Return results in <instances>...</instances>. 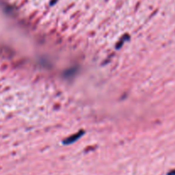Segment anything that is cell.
I'll list each match as a JSON object with an SVG mask.
<instances>
[{"label":"cell","instance_id":"cell-2","mask_svg":"<svg viewBox=\"0 0 175 175\" xmlns=\"http://www.w3.org/2000/svg\"><path fill=\"white\" fill-rule=\"evenodd\" d=\"M167 175H175V170H173V171H171L169 174Z\"/></svg>","mask_w":175,"mask_h":175},{"label":"cell","instance_id":"cell-1","mask_svg":"<svg viewBox=\"0 0 175 175\" xmlns=\"http://www.w3.org/2000/svg\"><path fill=\"white\" fill-rule=\"evenodd\" d=\"M80 134L81 133H79V134H77V135H74V137H72L71 138H68V140H66V141H65V142H66L65 144H71V143H73V141H75L76 139H78Z\"/></svg>","mask_w":175,"mask_h":175}]
</instances>
